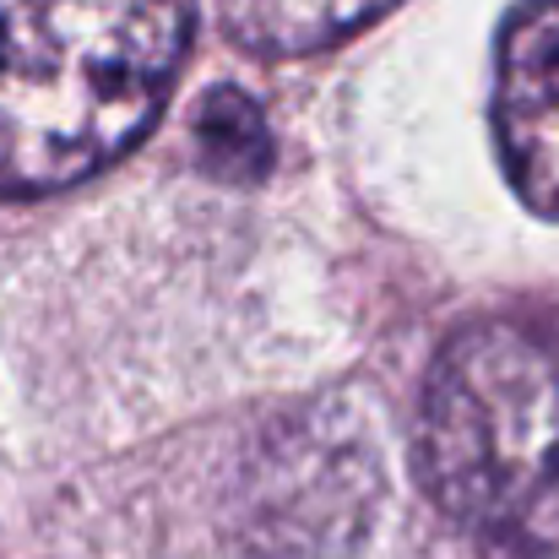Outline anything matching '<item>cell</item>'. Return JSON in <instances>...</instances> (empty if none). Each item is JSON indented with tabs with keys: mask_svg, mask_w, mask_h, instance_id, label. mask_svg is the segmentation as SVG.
<instances>
[{
	"mask_svg": "<svg viewBox=\"0 0 559 559\" xmlns=\"http://www.w3.org/2000/svg\"><path fill=\"white\" fill-rule=\"evenodd\" d=\"M190 0H0V195L66 190L164 115Z\"/></svg>",
	"mask_w": 559,
	"mask_h": 559,
	"instance_id": "1",
	"label": "cell"
},
{
	"mask_svg": "<svg viewBox=\"0 0 559 559\" xmlns=\"http://www.w3.org/2000/svg\"><path fill=\"white\" fill-rule=\"evenodd\" d=\"M418 473L484 549L559 559V326L478 321L440 348L418 407Z\"/></svg>",
	"mask_w": 559,
	"mask_h": 559,
	"instance_id": "2",
	"label": "cell"
},
{
	"mask_svg": "<svg viewBox=\"0 0 559 559\" xmlns=\"http://www.w3.org/2000/svg\"><path fill=\"white\" fill-rule=\"evenodd\" d=\"M495 142L516 195L559 217V0H527L500 27Z\"/></svg>",
	"mask_w": 559,
	"mask_h": 559,
	"instance_id": "3",
	"label": "cell"
},
{
	"mask_svg": "<svg viewBox=\"0 0 559 559\" xmlns=\"http://www.w3.org/2000/svg\"><path fill=\"white\" fill-rule=\"evenodd\" d=\"M396 0H217L223 27L250 49V55H316L348 33H359Z\"/></svg>",
	"mask_w": 559,
	"mask_h": 559,
	"instance_id": "4",
	"label": "cell"
}]
</instances>
